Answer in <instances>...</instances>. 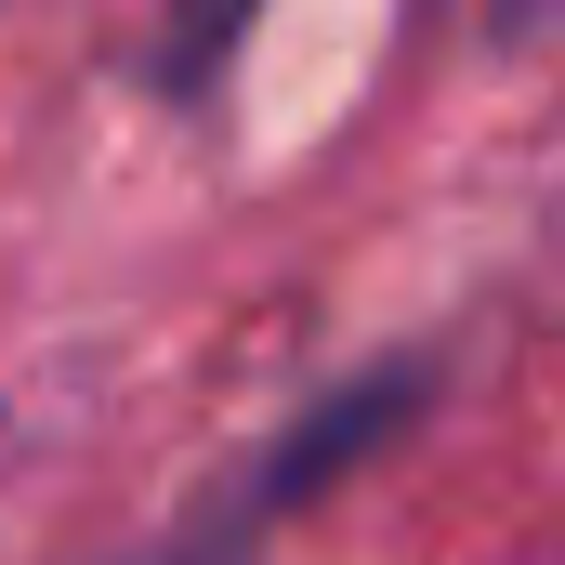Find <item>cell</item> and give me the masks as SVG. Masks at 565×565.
Returning <instances> with one entry per match:
<instances>
[{
  "label": "cell",
  "instance_id": "cell-2",
  "mask_svg": "<svg viewBox=\"0 0 565 565\" xmlns=\"http://www.w3.org/2000/svg\"><path fill=\"white\" fill-rule=\"evenodd\" d=\"M171 565H237V553H171Z\"/></svg>",
  "mask_w": 565,
  "mask_h": 565
},
{
  "label": "cell",
  "instance_id": "cell-1",
  "mask_svg": "<svg viewBox=\"0 0 565 565\" xmlns=\"http://www.w3.org/2000/svg\"><path fill=\"white\" fill-rule=\"evenodd\" d=\"M40 473V408H0V500Z\"/></svg>",
  "mask_w": 565,
  "mask_h": 565
}]
</instances>
